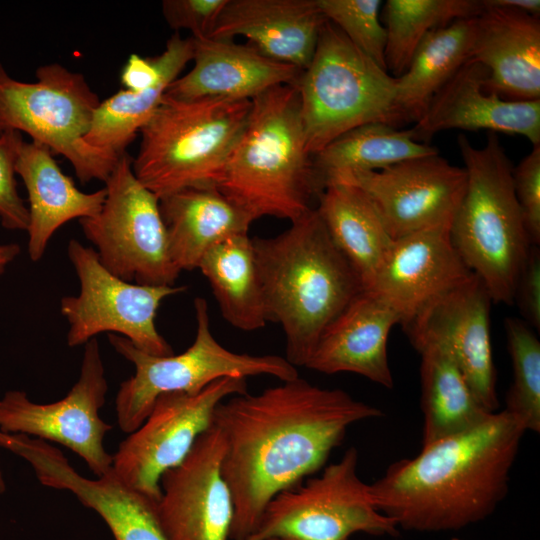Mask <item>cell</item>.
Listing matches in <instances>:
<instances>
[{
	"label": "cell",
	"mask_w": 540,
	"mask_h": 540,
	"mask_svg": "<svg viewBox=\"0 0 540 540\" xmlns=\"http://www.w3.org/2000/svg\"><path fill=\"white\" fill-rule=\"evenodd\" d=\"M383 416L375 406L299 376L257 394L231 396L215 409L223 477L232 494L230 540H245L268 503L322 469L350 426Z\"/></svg>",
	"instance_id": "6da1fadb"
},
{
	"label": "cell",
	"mask_w": 540,
	"mask_h": 540,
	"mask_svg": "<svg viewBox=\"0 0 540 540\" xmlns=\"http://www.w3.org/2000/svg\"><path fill=\"white\" fill-rule=\"evenodd\" d=\"M526 431L504 410L422 446L370 484L377 508L409 531H456L490 516L506 497Z\"/></svg>",
	"instance_id": "7a4b0ae2"
},
{
	"label": "cell",
	"mask_w": 540,
	"mask_h": 540,
	"mask_svg": "<svg viewBox=\"0 0 540 540\" xmlns=\"http://www.w3.org/2000/svg\"><path fill=\"white\" fill-rule=\"evenodd\" d=\"M268 321L280 324L286 359L305 367L325 329L363 291L316 208L273 237H252Z\"/></svg>",
	"instance_id": "3957f363"
},
{
	"label": "cell",
	"mask_w": 540,
	"mask_h": 540,
	"mask_svg": "<svg viewBox=\"0 0 540 540\" xmlns=\"http://www.w3.org/2000/svg\"><path fill=\"white\" fill-rule=\"evenodd\" d=\"M215 188L253 222L298 219L323 186L307 151L295 85L273 87L251 100L245 128Z\"/></svg>",
	"instance_id": "277c9868"
},
{
	"label": "cell",
	"mask_w": 540,
	"mask_h": 540,
	"mask_svg": "<svg viewBox=\"0 0 540 540\" xmlns=\"http://www.w3.org/2000/svg\"><path fill=\"white\" fill-rule=\"evenodd\" d=\"M457 143L467 179L450 226L452 244L492 301L511 305L532 246L514 192L513 166L495 133L482 147L464 134Z\"/></svg>",
	"instance_id": "5b68a950"
},
{
	"label": "cell",
	"mask_w": 540,
	"mask_h": 540,
	"mask_svg": "<svg viewBox=\"0 0 540 540\" xmlns=\"http://www.w3.org/2000/svg\"><path fill=\"white\" fill-rule=\"evenodd\" d=\"M251 100L178 101L163 96L140 129L132 169L159 199L192 187H215L240 138Z\"/></svg>",
	"instance_id": "8992f818"
},
{
	"label": "cell",
	"mask_w": 540,
	"mask_h": 540,
	"mask_svg": "<svg viewBox=\"0 0 540 540\" xmlns=\"http://www.w3.org/2000/svg\"><path fill=\"white\" fill-rule=\"evenodd\" d=\"M299 97L307 151L313 156L331 141L358 126L400 124L396 78L328 20L310 64L294 84Z\"/></svg>",
	"instance_id": "52a82bcc"
},
{
	"label": "cell",
	"mask_w": 540,
	"mask_h": 540,
	"mask_svg": "<svg viewBox=\"0 0 540 540\" xmlns=\"http://www.w3.org/2000/svg\"><path fill=\"white\" fill-rule=\"evenodd\" d=\"M196 335L180 354L154 356L127 338L108 334L114 350L135 366L133 376L120 384L115 398L117 422L124 433L134 432L149 415L156 399L165 393L196 394L225 377L273 376L280 381L298 377L285 357L236 353L221 345L210 329L208 303L194 300Z\"/></svg>",
	"instance_id": "ba28073f"
},
{
	"label": "cell",
	"mask_w": 540,
	"mask_h": 540,
	"mask_svg": "<svg viewBox=\"0 0 540 540\" xmlns=\"http://www.w3.org/2000/svg\"><path fill=\"white\" fill-rule=\"evenodd\" d=\"M37 81L11 77L0 63V128L28 134L64 156L81 184L105 181L120 155L85 141L101 100L83 74L59 63L40 66Z\"/></svg>",
	"instance_id": "9c48e42d"
},
{
	"label": "cell",
	"mask_w": 540,
	"mask_h": 540,
	"mask_svg": "<svg viewBox=\"0 0 540 540\" xmlns=\"http://www.w3.org/2000/svg\"><path fill=\"white\" fill-rule=\"evenodd\" d=\"M358 458L350 447L320 475L277 494L245 540H350L359 532L396 536L397 524L377 508L370 484L358 475Z\"/></svg>",
	"instance_id": "30bf717a"
},
{
	"label": "cell",
	"mask_w": 540,
	"mask_h": 540,
	"mask_svg": "<svg viewBox=\"0 0 540 540\" xmlns=\"http://www.w3.org/2000/svg\"><path fill=\"white\" fill-rule=\"evenodd\" d=\"M105 189L99 213L79 220L100 263L127 282L175 285L180 272L169 254L159 198L136 178L127 152L119 156Z\"/></svg>",
	"instance_id": "8fae6325"
},
{
	"label": "cell",
	"mask_w": 540,
	"mask_h": 540,
	"mask_svg": "<svg viewBox=\"0 0 540 540\" xmlns=\"http://www.w3.org/2000/svg\"><path fill=\"white\" fill-rule=\"evenodd\" d=\"M67 255L80 282L76 296L60 301V312L69 323L67 345H85L107 332L127 338L141 351L154 356L174 354L158 332L155 318L161 302L183 293L187 286H150L127 282L110 273L93 248L71 239Z\"/></svg>",
	"instance_id": "7c38bea8"
},
{
	"label": "cell",
	"mask_w": 540,
	"mask_h": 540,
	"mask_svg": "<svg viewBox=\"0 0 540 540\" xmlns=\"http://www.w3.org/2000/svg\"><path fill=\"white\" fill-rule=\"evenodd\" d=\"M246 392V378L225 377L196 394L160 395L145 421L112 455L113 472L129 488L157 503L162 475L186 458L197 438L212 425L216 407Z\"/></svg>",
	"instance_id": "4fadbf2b"
},
{
	"label": "cell",
	"mask_w": 540,
	"mask_h": 540,
	"mask_svg": "<svg viewBox=\"0 0 540 540\" xmlns=\"http://www.w3.org/2000/svg\"><path fill=\"white\" fill-rule=\"evenodd\" d=\"M108 382L99 343L84 345L80 375L68 394L40 404L22 390H9L0 399V431L24 434L63 445L80 456L96 477L112 471L113 456L104 447L112 425L100 417Z\"/></svg>",
	"instance_id": "5bb4252c"
},
{
	"label": "cell",
	"mask_w": 540,
	"mask_h": 540,
	"mask_svg": "<svg viewBox=\"0 0 540 540\" xmlns=\"http://www.w3.org/2000/svg\"><path fill=\"white\" fill-rule=\"evenodd\" d=\"M464 168L439 153L405 160L335 182L358 187L392 240L439 225H451L466 187ZM331 183V182H330Z\"/></svg>",
	"instance_id": "9a60e30c"
},
{
	"label": "cell",
	"mask_w": 540,
	"mask_h": 540,
	"mask_svg": "<svg viewBox=\"0 0 540 540\" xmlns=\"http://www.w3.org/2000/svg\"><path fill=\"white\" fill-rule=\"evenodd\" d=\"M492 298L483 282L468 279L424 307L406 326L414 348L432 342L444 347L482 406L499 407L490 335Z\"/></svg>",
	"instance_id": "2e32d148"
},
{
	"label": "cell",
	"mask_w": 540,
	"mask_h": 540,
	"mask_svg": "<svg viewBox=\"0 0 540 540\" xmlns=\"http://www.w3.org/2000/svg\"><path fill=\"white\" fill-rule=\"evenodd\" d=\"M223 453V435L212 424L162 475L156 511L168 540H230L234 504L222 474Z\"/></svg>",
	"instance_id": "e0dca14e"
},
{
	"label": "cell",
	"mask_w": 540,
	"mask_h": 540,
	"mask_svg": "<svg viewBox=\"0 0 540 540\" xmlns=\"http://www.w3.org/2000/svg\"><path fill=\"white\" fill-rule=\"evenodd\" d=\"M0 448L27 461L39 482L73 493L97 512L115 540H168L156 511V502L125 485L113 472L89 479L49 442L24 434L0 433Z\"/></svg>",
	"instance_id": "ac0fdd59"
},
{
	"label": "cell",
	"mask_w": 540,
	"mask_h": 540,
	"mask_svg": "<svg viewBox=\"0 0 540 540\" xmlns=\"http://www.w3.org/2000/svg\"><path fill=\"white\" fill-rule=\"evenodd\" d=\"M450 226L439 225L392 240L363 290L389 306L403 327L429 303L473 274L452 244Z\"/></svg>",
	"instance_id": "d6986e66"
},
{
	"label": "cell",
	"mask_w": 540,
	"mask_h": 540,
	"mask_svg": "<svg viewBox=\"0 0 540 540\" xmlns=\"http://www.w3.org/2000/svg\"><path fill=\"white\" fill-rule=\"evenodd\" d=\"M488 70L466 61L429 102L411 128L418 140L448 129L517 134L540 144V99L508 100L487 90Z\"/></svg>",
	"instance_id": "ffe728a7"
},
{
	"label": "cell",
	"mask_w": 540,
	"mask_h": 540,
	"mask_svg": "<svg viewBox=\"0 0 540 540\" xmlns=\"http://www.w3.org/2000/svg\"><path fill=\"white\" fill-rule=\"evenodd\" d=\"M193 45L192 69L173 81L164 97L178 101L252 100L273 87L296 84L302 73L233 39L193 38Z\"/></svg>",
	"instance_id": "44dd1931"
},
{
	"label": "cell",
	"mask_w": 540,
	"mask_h": 540,
	"mask_svg": "<svg viewBox=\"0 0 540 540\" xmlns=\"http://www.w3.org/2000/svg\"><path fill=\"white\" fill-rule=\"evenodd\" d=\"M326 21L316 0H228L208 37L243 36L264 56L303 71Z\"/></svg>",
	"instance_id": "7402d4cb"
},
{
	"label": "cell",
	"mask_w": 540,
	"mask_h": 540,
	"mask_svg": "<svg viewBox=\"0 0 540 540\" xmlns=\"http://www.w3.org/2000/svg\"><path fill=\"white\" fill-rule=\"evenodd\" d=\"M482 3L470 59L488 70L487 90L508 100L540 99L539 17Z\"/></svg>",
	"instance_id": "603a6c76"
},
{
	"label": "cell",
	"mask_w": 540,
	"mask_h": 540,
	"mask_svg": "<svg viewBox=\"0 0 540 540\" xmlns=\"http://www.w3.org/2000/svg\"><path fill=\"white\" fill-rule=\"evenodd\" d=\"M396 324L400 319L389 306L362 291L325 329L305 367L324 374L355 373L391 389L387 341Z\"/></svg>",
	"instance_id": "cb8c5ba5"
},
{
	"label": "cell",
	"mask_w": 540,
	"mask_h": 540,
	"mask_svg": "<svg viewBox=\"0 0 540 540\" xmlns=\"http://www.w3.org/2000/svg\"><path fill=\"white\" fill-rule=\"evenodd\" d=\"M15 169L28 193V255L37 262L62 225L99 213L106 198V189L82 192L73 179L63 173L51 150L34 141L22 142Z\"/></svg>",
	"instance_id": "d4e9b609"
},
{
	"label": "cell",
	"mask_w": 540,
	"mask_h": 540,
	"mask_svg": "<svg viewBox=\"0 0 540 540\" xmlns=\"http://www.w3.org/2000/svg\"><path fill=\"white\" fill-rule=\"evenodd\" d=\"M171 260L179 272L198 268L216 244L247 234L253 222L215 187H192L159 199Z\"/></svg>",
	"instance_id": "484cf974"
},
{
	"label": "cell",
	"mask_w": 540,
	"mask_h": 540,
	"mask_svg": "<svg viewBox=\"0 0 540 540\" xmlns=\"http://www.w3.org/2000/svg\"><path fill=\"white\" fill-rule=\"evenodd\" d=\"M415 349L421 354L422 446L472 429L492 414L444 347L427 342Z\"/></svg>",
	"instance_id": "4316f807"
},
{
	"label": "cell",
	"mask_w": 540,
	"mask_h": 540,
	"mask_svg": "<svg viewBox=\"0 0 540 540\" xmlns=\"http://www.w3.org/2000/svg\"><path fill=\"white\" fill-rule=\"evenodd\" d=\"M316 210L364 290L392 242L376 210L358 187L345 182L326 184Z\"/></svg>",
	"instance_id": "83f0119b"
},
{
	"label": "cell",
	"mask_w": 540,
	"mask_h": 540,
	"mask_svg": "<svg viewBox=\"0 0 540 540\" xmlns=\"http://www.w3.org/2000/svg\"><path fill=\"white\" fill-rule=\"evenodd\" d=\"M477 17L437 28L420 43L406 71L396 78L395 106L400 124L417 122L434 95L470 60Z\"/></svg>",
	"instance_id": "f1b7e54d"
},
{
	"label": "cell",
	"mask_w": 540,
	"mask_h": 540,
	"mask_svg": "<svg viewBox=\"0 0 540 540\" xmlns=\"http://www.w3.org/2000/svg\"><path fill=\"white\" fill-rule=\"evenodd\" d=\"M198 269L207 279L223 318L243 331L268 322L252 237L240 234L213 246Z\"/></svg>",
	"instance_id": "f546056e"
},
{
	"label": "cell",
	"mask_w": 540,
	"mask_h": 540,
	"mask_svg": "<svg viewBox=\"0 0 540 540\" xmlns=\"http://www.w3.org/2000/svg\"><path fill=\"white\" fill-rule=\"evenodd\" d=\"M436 147L418 142L412 129L399 130L384 122L367 123L340 135L313 155L323 186L357 172L438 154Z\"/></svg>",
	"instance_id": "4dcf8cb0"
},
{
	"label": "cell",
	"mask_w": 540,
	"mask_h": 540,
	"mask_svg": "<svg viewBox=\"0 0 540 540\" xmlns=\"http://www.w3.org/2000/svg\"><path fill=\"white\" fill-rule=\"evenodd\" d=\"M193 38L167 67L161 78L151 87L132 91L122 89L101 101L85 141L96 148L121 155L134 141L138 132L161 103L169 85L175 81L193 58Z\"/></svg>",
	"instance_id": "1f68e13d"
},
{
	"label": "cell",
	"mask_w": 540,
	"mask_h": 540,
	"mask_svg": "<svg viewBox=\"0 0 540 540\" xmlns=\"http://www.w3.org/2000/svg\"><path fill=\"white\" fill-rule=\"evenodd\" d=\"M482 0H388L383 8L385 64L394 78L407 69L415 51L433 30L479 16Z\"/></svg>",
	"instance_id": "d6a6232c"
},
{
	"label": "cell",
	"mask_w": 540,
	"mask_h": 540,
	"mask_svg": "<svg viewBox=\"0 0 540 540\" xmlns=\"http://www.w3.org/2000/svg\"><path fill=\"white\" fill-rule=\"evenodd\" d=\"M513 380L504 409L525 431H540V342L522 319L504 321Z\"/></svg>",
	"instance_id": "836d02e7"
},
{
	"label": "cell",
	"mask_w": 540,
	"mask_h": 540,
	"mask_svg": "<svg viewBox=\"0 0 540 540\" xmlns=\"http://www.w3.org/2000/svg\"><path fill=\"white\" fill-rule=\"evenodd\" d=\"M329 22L376 64L386 69V32L380 21V0H316Z\"/></svg>",
	"instance_id": "e575fe53"
},
{
	"label": "cell",
	"mask_w": 540,
	"mask_h": 540,
	"mask_svg": "<svg viewBox=\"0 0 540 540\" xmlns=\"http://www.w3.org/2000/svg\"><path fill=\"white\" fill-rule=\"evenodd\" d=\"M22 142L18 131L4 130L0 135V222L7 230L26 231L29 225V210L18 194L15 179Z\"/></svg>",
	"instance_id": "d590c367"
},
{
	"label": "cell",
	"mask_w": 540,
	"mask_h": 540,
	"mask_svg": "<svg viewBox=\"0 0 540 540\" xmlns=\"http://www.w3.org/2000/svg\"><path fill=\"white\" fill-rule=\"evenodd\" d=\"M513 186L532 245L540 243V144L513 168Z\"/></svg>",
	"instance_id": "8d00e7d4"
},
{
	"label": "cell",
	"mask_w": 540,
	"mask_h": 540,
	"mask_svg": "<svg viewBox=\"0 0 540 540\" xmlns=\"http://www.w3.org/2000/svg\"><path fill=\"white\" fill-rule=\"evenodd\" d=\"M228 0H164L162 14L178 32L189 30L193 38L208 37Z\"/></svg>",
	"instance_id": "74e56055"
},
{
	"label": "cell",
	"mask_w": 540,
	"mask_h": 540,
	"mask_svg": "<svg viewBox=\"0 0 540 540\" xmlns=\"http://www.w3.org/2000/svg\"><path fill=\"white\" fill-rule=\"evenodd\" d=\"M514 302L518 305L523 321L531 328L540 329V251L530 247L528 256L518 276Z\"/></svg>",
	"instance_id": "f35d334b"
},
{
	"label": "cell",
	"mask_w": 540,
	"mask_h": 540,
	"mask_svg": "<svg viewBox=\"0 0 540 540\" xmlns=\"http://www.w3.org/2000/svg\"><path fill=\"white\" fill-rule=\"evenodd\" d=\"M485 2L492 6L522 11L536 17H539L540 14L539 0H485Z\"/></svg>",
	"instance_id": "ab89813d"
},
{
	"label": "cell",
	"mask_w": 540,
	"mask_h": 540,
	"mask_svg": "<svg viewBox=\"0 0 540 540\" xmlns=\"http://www.w3.org/2000/svg\"><path fill=\"white\" fill-rule=\"evenodd\" d=\"M20 251V246L17 243H0V275H2L7 266L16 259L20 254Z\"/></svg>",
	"instance_id": "60d3db41"
},
{
	"label": "cell",
	"mask_w": 540,
	"mask_h": 540,
	"mask_svg": "<svg viewBox=\"0 0 540 540\" xmlns=\"http://www.w3.org/2000/svg\"><path fill=\"white\" fill-rule=\"evenodd\" d=\"M6 490V483L2 471L0 470V494Z\"/></svg>",
	"instance_id": "b9f144b4"
},
{
	"label": "cell",
	"mask_w": 540,
	"mask_h": 540,
	"mask_svg": "<svg viewBox=\"0 0 540 540\" xmlns=\"http://www.w3.org/2000/svg\"><path fill=\"white\" fill-rule=\"evenodd\" d=\"M266 540H285V539H281V538H269V539H266Z\"/></svg>",
	"instance_id": "7bdbcfd3"
},
{
	"label": "cell",
	"mask_w": 540,
	"mask_h": 540,
	"mask_svg": "<svg viewBox=\"0 0 540 540\" xmlns=\"http://www.w3.org/2000/svg\"><path fill=\"white\" fill-rule=\"evenodd\" d=\"M2 132H3V130L0 128V135H1Z\"/></svg>",
	"instance_id": "ee69618b"
},
{
	"label": "cell",
	"mask_w": 540,
	"mask_h": 540,
	"mask_svg": "<svg viewBox=\"0 0 540 540\" xmlns=\"http://www.w3.org/2000/svg\"><path fill=\"white\" fill-rule=\"evenodd\" d=\"M452 540H460V539L454 538V539H452Z\"/></svg>",
	"instance_id": "f6af8a7d"
}]
</instances>
